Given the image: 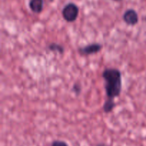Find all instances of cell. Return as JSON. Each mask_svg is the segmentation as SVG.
<instances>
[{
    "label": "cell",
    "instance_id": "obj_1",
    "mask_svg": "<svg viewBox=\"0 0 146 146\" xmlns=\"http://www.w3.org/2000/svg\"><path fill=\"white\" fill-rule=\"evenodd\" d=\"M105 80V90L108 99L113 100L121 95L122 90V75L117 68H107L102 73Z\"/></svg>",
    "mask_w": 146,
    "mask_h": 146
},
{
    "label": "cell",
    "instance_id": "obj_2",
    "mask_svg": "<svg viewBox=\"0 0 146 146\" xmlns=\"http://www.w3.org/2000/svg\"><path fill=\"white\" fill-rule=\"evenodd\" d=\"M61 13L63 18L67 22H74L76 20L79 14V8L76 4L70 2L64 6Z\"/></svg>",
    "mask_w": 146,
    "mask_h": 146
},
{
    "label": "cell",
    "instance_id": "obj_3",
    "mask_svg": "<svg viewBox=\"0 0 146 146\" xmlns=\"http://www.w3.org/2000/svg\"><path fill=\"white\" fill-rule=\"evenodd\" d=\"M123 19L127 24L134 26L138 22V14L133 9H128L124 12L123 15Z\"/></svg>",
    "mask_w": 146,
    "mask_h": 146
},
{
    "label": "cell",
    "instance_id": "obj_4",
    "mask_svg": "<svg viewBox=\"0 0 146 146\" xmlns=\"http://www.w3.org/2000/svg\"><path fill=\"white\" fill-rule=\"evenodd\" d=\"M102 48L103 46L101 44H98V43H94V44H88L86 46L80 48L78 49V51L81 55L88 56L99 52L102 49Z\"/></svg>",
    "mask_w": 146,
    "mask_h": 146
},
{
    "label": "cell",
    "instance_id": "obj_5",
    "mask_svg": "<svg viewBox=\"0 0 146 146\" xmlns=\"http://www.w3.org/2000/svg\"><path fill=\"white\" fill-rule=\"evenodd\" d=\"M44 0H30L29 6L32 12L40 14L44 9Z\"/></svg>",
    "mask_w": 146,
    "mask_h": 146
},
{
    "label": "cell",
    "instance_id": "obj_6",
    "mask_svg": "<svg viewBox=\"0 0 146 146\" xmlns=\"http://www.w3.org/2000/svg\"><path fill=\"white\" fill-rule=\"evenodd\" d=\"M115 104L113 101V100L111 99H107L106 101V102L104 103V106H103V109H104V111L106 113H108L111 112V111L113 110V108H115Z\"/></svg>",
    "mask_w": 146,
    "mask_h": 146
},
{
    "label": "cell",
    "instance_id": "obj_7",
    "mask_svg": "<svg viewBox=\"0 0 146 146\" xmlns=\"http://www.w3.org/2000/svg\"><path fill=\"white\" fill-rule=\"evenodd\" d=\"M48 49L51 51H55V52L58 53L60 54H64V48L61 45L56 43H51L48 45Z\"/></svg>",
    "mask_w": 146,
    "mask_h": 146
},
{
    "label": "cell",
    "instance_id": "obj_8",
    "mask_svg": "<svg viewBox=\"0 0 146 146\" xmlns=\"http://www.w3.org/2000/svg\"><path fill=\"white\" fill-rule=\"evenodd\" d=\"M72 91L76 94V96H78L80 94H81V85H79V84H75L74 86H73Z\"/></svg>",
    "mask_w": 146,
    "mask_h": 146
},
{
    "label": "cell",
    "instance_id": "obj_9",
    "mask_svg": "<svg viewBox=\"0 0 146 146\" xmlns=\"http://www.w3.org/2000/svg\"><path fill=\"white\" fill-rule=\"evenodd\" d=\"M51 146H68L66 142L62 141H55L51 144Z\"/></svg>",
    "mask_w": 146,
    "mask_h": 146
},
{
    "label": "cell",
    "instance_id": "obj_10",
    "mask_svg": "<svg viewBox=\"0 0 146 146\" xmlns=\"http://www.w3.org/2000/svg\"><path fill=\"white\" fill-rule=\"evenodd\" d=\"M96 146H107V145H105V144H104V143H100V144H98V145H97Z\"/></svg>",
    "mask_w": 146,
    "mask_h": 146
},
{
    "label": "cell",
    "instance_id": "obj_11",
    "mask_svg": "<svg viewBox=\"0 0 146 146\" xmlns=\"http://www.w3.org/2000/svg\"><path fill=\"white\" fill-rule=\"evenodd\" d=\"M113 1H121L122 0H113Z\"/></svg>",
    "mask_w": 146,
    "mask_h": 146
},
{
    "label": "cell",
    "instance_id": "obj_12",
    "mask_svg": "<svg viewBox=\"0 0 146 146\" xmlns=\"http://www.w3.org/2000/svg\"><path fill=\"white\" fill-rule=\"evenodd\" d=\"M145 21H146V17H145Z\"/></svg>",
    "mask_w": 146,
    "mask_h": 146
}]
</instances>
